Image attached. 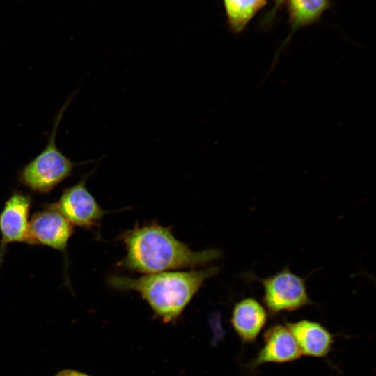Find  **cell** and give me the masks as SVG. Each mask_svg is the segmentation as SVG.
I'll use <instances>...</instances> for the list:
<instances>
[{
	"label": "cell",
	"instance_id": "obj_1",
	"mask_svg": "<svg viewBox=\"0 0 376 376\" xmlns=\"http://www.w3.org/2000/svg\"><path fill=\"white\" fill-rule=\"evenodd\" d=\"M118 239L125 245V257L118 266L143 274L182 268H195L219 259L216 249L194 251L178 240L170 227L155 222L135 226L122 233Z\"/></svg>",
	"mask_w": 376,
	"mask_h": 376
},
{
	"label": "cell",
	"instance_id": "obj_2",
	"mask_svg": "<svg viewBox=\"0 0 376 376\" xmlns=\"http://www.w3.org/2000/svg\"><path fill=\"white\" fill-rule=\"evenodd\" d=\"M219 267L212 266L189 271H166L132 278L109 277V285L118 290L136 291L165 322L176 319L209 278Z\"/></svg>",
	"mask_w": 376,
	"mask_h": 376
},
{
	"label": "cell",
	"instance_id": "obj_3",
	"mask_svg": "<svg viewBox=\"0 0 376 376\" xmlns=\"http://www.w3.org/2000/svg\"><path fill=\"white\" fill-rule=\"evenodd\" d=\"M75 95V93H72L58 111L48 142L44 149L18 171L19 182L31 191L42 194H48L58 184L69 178L77 165L97 161L96 159L84 162H72L56 146V136L60 122Z\"/></svg>",
	"mask_w": 376,
	"mask_h": 376
},
{
	"label": "cell",
	"instance_id": "obj_4",
	"mask_svg": "<svg viewBox=\"0 0 376 376\" xmlns=\"http://www.w3.org/2000/svg\"><path fill=\"white\" fill-rule=\"evenodd\" d=\"M259 281L263 288L264 305L272 315L295 311L312 303L305 279L288 267Z\"/></svg>",
	"mask_w": 376,
	"mask_h": 376
},
{
	"label": "cell",
	"instance_id": "obj_5",
	"mask_svg": "<svg viewBox=\"0 0 376 376\" xmlns=\"http://www.w3.org/2000/svg\"><path fill=\"white\" fill-rule=\"evenodd\" d=\"M94 169L75 185L63 189L58 201L47 203L60 212L73 226L94 231L109 212L103 210L86 187Z\"/></svg>",
	"mask_w": 376,
	"mask_h": 376
},
{
	"label": "cell",
	"instance_id": "obj_6",
	"mask_svg": "<svg viewBox=\"0 0 376 376\" xmlns=\"http://www.w3.org/2000/svg\"><path fill=\"white\" fill-rule=\"evenodd\" d=\"M35 212L29 223L26 244L42 245L60 251L65 257V282L68 279L67 246L74 233L73 226L58 211L45 204Z\"/></svg>",
	"mask_w": 376,
	"mask_h": 376
},
{
	"label": "cell",
	"instance_id": "obj_7",
	"mask_svg": "<svg viewBox=\"0 0 376 376\" xmlns=\"http://www.w3.org/2000/svg\"><path fill=\"white\" fill-rule=\"evenodd\" d=\"M33 199L30 194L13 190L0 212V268L7 246L10 243H26L29 212Z\"/></svg>",
	"mask_w": 376,
	"mask_h": 376
},
{
	"label": "cell",
	"instance_id": "obj_8",
	"mask_svg": "<svg viewBox=\"0 0 376 376\" xmlns=\"http://www.w3.org/2000/svg\"><path fill=\"white\" fill-rule=\"evenodd\" d=\"M301 353L287 326L274 325L264 334L263 345L249 363L252 369L264 363H284L300 358Z\"/></svg>",
	"mask_w": 376,
	"mask_h": 376
},
{
	"label": "cell",
	"instance_id": "obj_9",
	"mask_svg": "<svg viewBox=\"0 0 376 376\" xmlns=\"http://www.w3.org/2000/svg\"><path fill=\"white\" fill-rule=\"evenodd\" d=\"M292 334L301 354L324 357L330 352L334 340L332 334L321 324L302 320L286 324Z\"/></svg>",
	"mask_w": 376,
	"mask_h": 376
},
{
	"label": "cell",
	"instance_id": "obj_10",
	"mask_svg": "<svg viewBox=\"0 0 376 376\" xmlns=\"http://www.w3.org/2000/svg\"><path fill=\"white\" fill-rule=\"evenodd\" d=\"M267 320L266 308L252 297L241 299L232 311L231 324L240 338L246 343L256 340Z\"/></svg>",
	"mask_w": 376,
	"mask_h": 376
},
{
	"label": "cell",
	"instance_id": "obj_11",
	"mask_svg": "<svg viewBox=\"0 0 376 376\" xmlns=\"http://www.w3.org/2000/svg\"><path fill=\"white\" fill-rule=\"evenodd\" d=\"M290 33L279 47L271 70L274 68L279 52L290 42L295 32L320 22L323 14L332 6L331 0H286Z\"/></svg>",
	"mask_w": 376,
	"mask_h": 376
},
{
	"label": "cell",
	"instance_id": "obj_12",
	"mask_svg": "<svg viewBox=\"0 0 376 376\" xmlns=\"http://www.w3.org/2000/svg\"><path fill=\"white\" fill-rule=\"evenodd\" d=\"M222 2L226 24L235 35L242 33L267 4V0H222Z\"/></svg>",
	"mask_w": 376,
	"mask_h": 376
},
{
	"label": "cell",
	"instance_id": "obj_13",
	"mask_svg": "<svg viewBox=\"0 0 376 376\" xmlns=\"http://www.w3.org/2000/svg\"><path fill=\"white\" fill-rule=\"evenodd\" d=\"M286 0H272V6L262 17L259 27L260 29L266 31L274 24L276 16L280 9L285 4Z\"/></svg>",
	"mask_w": 376,
	"mask_h": 376
},
{
	"label": "cell",
	"instance_id": "obj_14",
	"mask_svg": "<svg viewBox=\"0 0 376 376\" xmlns=\"http://www.w3.org/2000/svg\"><path fill=\"white\" fill-rule=\"evenodd\" d=\"M55 376H88V375L73 370H65L60 371Z\"/></svg>",
	"mask_w": 376,
	"mask_h": 376
}]
</instances>
